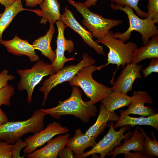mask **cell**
<instances>
[{
	"mask_svg": "<svg viewBox=\"0 0 158 158\" xmlns=\"http://www.w3.org/2000/svg\"><path fill=\"white\" fill-rule=\"evenodd\" d=\"M58 102L55 107L40 109L45 115H49L56 119L64 115H72L84 123L89 122L97 112L96 106L91 100L85 102L83 100L82 92L77 86H73L71 94L68 99Z\"/></svg>",
	"mask_w": 158,
	"mask_h": 158,
	"instance_id": "1",
	"label": "cell"
},
{
	"mask_svg": "<svg viewBox=\"0 0 158 158\" xmlns=\"http://www.w3.org/2000/svg\"><path fill=\"white\" fill-rule=\"evenodd\" d=\"M45 115L37 109L29 118L23 121H9L0 125V140L13 144L24 135L35 134L44 129Z\"/></svg>",
	"mask_w": 158,
	"mask_h": 158,
	"instance_id": "2",
	"label": "cell"
},
{
	"mask_svg": "<svg viewBox=\"0 0 158 158\" xmlns=\"http://www.w3.org/2000/svg\"><path fill=\"white\" fill-rule=\"evenodd\" d=\"M113 33L109 30L104 36L95 41L98 43L104 44L109 49L108 58L106 60L107 63L97 67V70H100L104 67L109 64L116 65L117 66L116 71L121 66L124 67L126 64L132 61L134 52L138 48L133 42L129 41L125 43L121 39L114 37Z\"/></svg>",
	"mask_w": 158,
	"mask_h": 158,
	"instance_id": "3",
	"label": "cell"
},
{
	"mask_svg": "<svg viewBox=\"0 0 158 158\" xmlns=\"http://www.w3.org/2000/svg\"><path fill=\"white\" fill-rule=\"evenodd\" d=\"M110 6L114 11L120 10L124 12L128 16L129 23L128 28L124 32L113 33L114 37L125 42L129 39L131 32L135 31L141 34L143 44L145 45L148 43L150 37L158 34V27L152 19L147 17L140 18L134 13L133 9L127 6L122 7L111 3Z\"/></svg>",
	"mask_w": 158,
	"mask_h": 158,
	"instance_id": "4",
	"label": "cell"
},
{
	"mask_svg": "<svg viewBox=\"0 0 158 158\" xmlns=\"http://www.w3.org/2000/svg\"><path fill=\"white\" fill-rule=\"evenodd\" d=\"M93 65L83 68L69 82L71 86L81 88L92 103L95 104L113 91L111 87L99 83L93 79L92 74L97 70V66Z\"/></svg>",
	"mask_w": 158,
	"mask_h": 158,
	"instance_id": "5",
	"label": "cell"
},
{
	"mask_svg": "<svg viewBox=\"0 0 158 158\" xmlns=\"http://www.w3.org/2000/svg\"><path fill=\"white\" fill-rule=\"evenodd\" d=\"M67 0L81 14L83 18L81 21L83 24L91 32L93 36L97 39L103 37L111 28L122 23L121 20L105 18L92 12L83 3L76 2L73 0Z\"/></svg>",
	"mask_w": 158,
	"mask_h": 158,
	"instance_id": "6",
	"label": "cell"
},
{
	"mask_svg": "<svg viewBox=\"0 0 158 158\" xmlns=\"http://www.w3.org/2000/svg\"><path fill=\"white\" fill-rule=\"evenodd\" d=\"M17 72L20 77L18 88L20 91L26 90L29 104L32 101V94L35 87L43 77L55 73L51 64L39 59L31 68L17 70Z\"/></svg>",
	"mask_w": 158,
	"mask_h": 158,
	"instance_id": "7",
	"label": "cell"
},
{
	"mask_svg": "<svg viewBox=\"0 0 158 158\" xmlns=\"http://www.w3.org/2000/svg\"><path fill=\"white\" fill-rule=\"evenodd\" d=\"M82 60L75 65H71L60 70L55 74L50 75L44 80L39 90L43 93L44 98L42 105L44 106L47 96L52 89L63 82L71 80L78 71L83 67L94 65L96 60L87 54L85 53L82 56Z\"/></svg>",
	"mask_w": 158,
	"mask_h": 158,
	"instance_id": "8",
	"label": "cell"
},
{
	"mask_svg": "<svg viewBox=\"0 0 158 158\" xmlns=\"http://www.w3.org/2000/svg\"><path fill=\"white\" fill-rule=\"evenodd\" d=\"M114 122H109L107 126L109 129L107 134L101 140L97 142L91 150L85 152L80 158H85L96 154H100V158H104L115 147L121 145L122 140L132 136L133 133L130 131L124 134L126 131L130 128V126L126 125L122 126L118 131H117L113 126Z\"/></svg>",
	"mask_w": 158,
	"mask_h": 158,
	"instance_id": "9",
	"label": "cell"
},
{
	"mask_svg": "<svg viewBox=\"0 0 158 158\" xmlns=\"http://www.w3.org/2000/svg\"><path fill=\"white\" fill-rule=\"evenodd\" d=\"M58 31L56 41V48L55 51V57L54 61L51 63V65L55 73H56L63 68L64 64L67 61L75 60L74 56L67 58L65 56V52L67 51L69 53L73 51L74 43L71 40H66L64 35V30L67 27L61 19L56 22Z\"/></svg>",
	"mask_w": 158,
	"mask_h": 158,
	"instance_id": "10",
	"label": "cell"
},
{
	"mask_svg": "<svg viewBox=\"0 0 158 158\" xmlns=\"http://www.w3.org/2000/svg\"><path fill=\"white\" fill-rule=\"evenodd\" d=\"M69 131L68 128L63 126L59 123L52 122L44 129L25 139L27 145L23 150V152L25 154H30L48 142L54 136L67 133Z\"/></svg>",
	"mask_w": 158,
	"mask_h": 158,
	"instance_id": "11",
	"label": "cell"
},
{
	"mask_svg": "<svg viewBox=\"0 0 158 158\" xmlns=\"http://www.w3.org/2000/svg\"><path fill=\"white\" fill-rule=\"evenodd\" d=\"M142 64L139 65L131 62L127 64L122 70L115 82L111 83L113 91L127 94L132 91L133 84L137 78L141 79L142 76L140 71L142 68Z\"/></svg>",
	"mask_w": 158,
	"mask_h": 158,
	"instance_id": "12",
	"label": "cell"
},
{
	"mask_svg": "<svg viewBox=\"0 0 158 158\" xmlns=\"http://www.w3.org/2000/svg\"><path fill=\"white\" fill-rule=\"evenodd\" d=\"M64 10V12L61 15V19L67 27L77 33L84 42L91 48L94 49L98 54L105 56L103 46H100L93 40L91 32L86 30L80 25L67 6H66Z\"/></svg>",
	"mask_w": 158,
	"mask_h": 158,
	"instance_id": "13",
	"label": "cell"
},
{
	"mask_svg": "<svg viewBox=\"0 0 158 158\" xmlns=\"http://www.w3.org/2000/svg\"><path fill=\"white\" fill-rule=\"evenodd\" d=\"M131 97V101L128 106V108L125 111L123 110L125 114L148 117L157 113L153 109L145 107V103L153 104L151 97L146 91H134Z\"/></svg>",
	"mask_w": 158,
	"mask_h": 158,
	"instance_id": "14",
	"label": "cell"
},
{
	"mask_svg": "<svg viewBox=\"0 0 158 158\" xmlns=\"http://www.w3.org/2000/svg\"><path fill=\"white\" fill-rule=\"evenodd\" d=\"M0 44L6 48L9 53L18 56H27L32 62H37L40 59L33 45L30 44L27 40L22 39L17 35L12 40H2Z\"/></svg>",
	"mask_w": 158,
	"mask_h": 158,
	"instance_id": "15",
	"label": "cell"
},
{
	"mask_svg": "<svg viewBox=\"0 0 158 158\" xmlns=\"http://www.w3.org/2000/svg\"><path fill=\"white\" fill-rule=\"evenodd\" d=\"M70 134L67 133L51 139L46 145L28 154L29 158H56L59 151L66 145Z\"/></svg>",
	"mask_w": 158,
	"mask_h": 158,
	"instance_id": "16",
	"label": "cell"
},
{
	"mask_svg": "<svg viewBox=\"0 0 158 158\" xmlns=\"http://www.w3.org/2000/svg\"><path fill=\"white\" fill-rule=\"evenodd\" d=\"M123 140L121 145L115 147L107 156H112L111 158H115L119 154H123L132 150L144 152V137L142 133L139 132L137 126L130 138H127Z\"/></svg>",
	"mask_w": 158,
	"mask_h": 158,
	"instance_id": "17",
	"label": "cell"
},
{
	"mask_svg": "<svg viewBox=\"0 0 158 158\" xmlns=\"http://www.w3.org/2000/svg\"><path fill=\"white\" fill-rule=\"evenodd\" d=\"M96 139L84 133L78 128L76 129L74 135L68 139L66 146L72 150L75 158H81L86 148L93 147L96 144Z\"/></svg>",
	"mask_w": 158,
	"mask_h": 158,
	"instance_id": "18",
	"label": "cell"
},
{
	"mask_svg": "<svg viewBox=\"0 0 158 158\" xmlns=\"http://www.w3.org/2000/svg\"><path fill=\"white\" fill-rule=\"evenodd\" d=\"M119 116L116 112H111L107 111L104 105L101 104L100 106L99 114L95 123L85 133L89 136L96 139L102 133L110 121L116 122Z\"/></svg>",
	"mask_w": 158,
	"mask_h": 158,
	"instance_id": "19",
	"label": "cell"
},
{
	"mask_svg": "<svg viewBox=\"0 0 158 158\" xmlns=\"http://www.w3.org/2000/svg\"><path fill=\"white\" fill-rule=\"evenodd\" d=\"M138 125L150 126L158 130V114L148 117H135L125 114L123 110H121L119 119L113 126L114 128H117L126 125L133 127Z\"/></svg>",
	"mask_w": 158,
	"mask_h": 158,
	"instance_id": "20",
	"label": "cell"
},
{
	"mask_svg": "<svg viewBox=\"0 0 158 158\" xmlns=\"http://www.w3.org/2000/svg\"><path fill=\"white\" fill-rule=\"evenodd\" d=\"M39 5L42 17L40 23L45 25L48 21L54 24L61 19L60 4L58 0H43Z\"/></svg>",
	"mask_w": 158,
	"mask_h": 158,
	"instance_id": "21",
	"label": "cell"
},
{
	"mask_svg": "<svg viewBox=\"0 0 158 158\" xmlns=\"http://www.w3.org/2000/svg\"><path fill=\"white\" fill-rule=\"evenodd\" d=\"M55 32L54 24L49 23V30L44 36L35 40L32 45L35 49L39 50L41 54L53 62L55 57V53L51 49V43Z\"/></svg>",
	"mask_w": 158,
	"mask_h": 158,
	"instance_id": "22",
	"label": "cell"
},
{
	"mask_svg": "<svg viewBox=\"0 0 158 158\" xmlns=\"http://www.w3.org/2000/svg\"><path fill=\"white\" fill-rule=\"evenodd\" d=\"M146 45L136 49L134 54L132 63L138 64L145 59L158 58V34L152 37Z\"/></svg>",
	"mask_w": 158,
	"mask_h": 158,
	"instance_id": "23",
	"label": "cell"
},
{
	"mask_svg": "<svg viewBox=\"0 0 158 158\" xmlns=\"http://www.w3.org/2000/svg\"><path fill=\"white\" fill-rule=\"evenodd\" d=\"M131 100L132 97L128 96L127 94L113 91L101 102L107 111L114 112L119 108L128 106Z\"/></svg>",
	"mask_w": 158,
	"mask_h": 158,
	"instance_id": "24",
	"label": "cell"
},
{
	"mask_svg": "<svg viewBox=\"0 0 158 158\" xmlns=\"http://www.w3.org/2000/svg\"><path fill=\"white\" fill-rule=\"evenodd\" d=\"M22 0H16L12 4L5 8L4 12L0 17V44L3 40V33L9 26L13 18L19 12L25 10H33L25 9L23 7Z\"/></svg>",
	"mask_w": 158,
	"mask_h": 158,
	"instance_id": "25",
	"label": "cell"
},
{
	"mask_svg": "<svg viewBox=\"0 0 158 158\" xmlns=\"http://www.w3.org/2000/svg\"><path fill=\"white\" fill-rule=\"evenodd\" d=\"M138 129L140 130L143 134L145 140L144 143V153L148 158H152L153 156L158 157V142L156 139L153 131L151 134L154 140L151 139L147 135L143 129L137 126Z\"/></svg>",
	"mask_w": 158,
	"mask_h": 158,
	"instance_id": "26",
	"label": "cell"
},
{
	"mask_svg": "<svg viewBox=\"0 0 158 158\" xmlns=\"http://www.w3.org/2000/svg\"><path fill=\"white\" fill-rule=\"evenodd\" d=\"M140 0H111L115 3L116 5L120 6H129L135 11L137 15L141 18H145L147 17L146 12L142 11L138 7V4Z\"/></svg>",
	"mask_w": 158,
	"mask_h": 158,
	"instance_id": "27",
	"label": "cell"
},
{
	"mask_svg": "<svg viewBox=\"0 0 158 158\" xmlns=\"http://www.w3.org/2000/svg\"><path fill=\"white\" fill-rule=\"evenodd\" d=\"M15 93L14 89L11 85H8L0 90V107L2 105L9 106L11 99Z\"/></svg>",
	"mask_w": 158,
	"mask_h": 158,
	"instance_id": "28",
	"label": "cell"
},
{
	"mask_svg": "<svg viewBox=\"0 0 158 158\" xmlns=\"http://www.w3.org/2000/svg\"><path fill=\"white\" fill-rule=\"evenodd\" d=\"M147 17L152 19L155 23H158V0H148Z\"/></svg>",
	"mask_w": 158,
	"mask_h": 158,
	"instance_id": "29",
	"label": "cell"
},
{
	"mask_svg": "<svg viewBox=\"0 0 158 158\" xmlns=\"http://www.w3.org/2000/svg\"><path fill=\"white\" fill-rule=\"evenodd\" d=\"M14 144H9L0 140V158H12Z\"/></svg>",
	"mask_w": 158,
	"mask_h": 158,
	"instance_id": "30",
	"label": "cell"
},
{
	"mask_svg": "<svg viewBox=\"0 0 158 158\" xmlns=\"http://www.w3.org/2000/svg\"><path fill=\"white\" fill-rule=\"evenodd\" d=\"M144 77L146 78L152 73L158 72V58L152 59L148 66L141 70Z\"/></svg>",
	"mask_w": 158,
	"mask_h": 158,
	"instance_id": "31",
	"label": "cell"
},
{
	"mask_svg": "<svg viewBox=\"0 0 158 158\" xmlns=\"http://www.w3.org/2000/svg\"><path fill=\"white\" fill-rule=\"evenodd\" d=\"M27 145L26 142L23 140L21 138L18 140L14 143V147L12 153V158H24L20 156V153L22 149Z\"/></svg>",
	"mask_w": 158,
	"mask_h": 158,
	"instance_id": "32",
	"label": "cell"
},
{
	"mask_svg": "<svg viewBox=\"0 0 158 158\" xmlns=\"http://www.w3.org/2000/svg\"><path fill=\"white\" fill-rule=\"evenodd\" d=\"M8 71L5 69L0 73V90L8 85V81L15 79L14 75L8 74Z\"/></svg>",
	"mask_w": 158,
	"mask_h": 158,
	"instance_id": "33",
	"label": "cell"
},
{
	"mask_svg": "<svg viewBox=\"0 0 158 158\" xmlns=\"http://www.w3.org/2000/svg\"><path fill=\"white\" fill-rule=\"evenodd\" d=\"M58 156L61 158H75L73 151L68 147H65L59 152Z\"/></svg>",
	"mask_w": 158,
	"mask_h": 158,
	"instance_id": "34",
	"label": "cell"
},
{
	"mask_svg": "<svg viewBox=\"0 0 158 158\" xmlns=\"http://www.w3.org/2000/svg\"><path fill=\"white\" fill-rule=\"evenodd\" d=\"M125 158H148L144 153L141 152L136 151L135 152H127L123 154Z\"/></svg>",
	"mask_w": 158,
	"mask_h": 158,
	"instance_id": "35",
	"label": "cell"
},
{
	"mask_svg": "<svg viewBox=\"0 0 158 158\" xmlns=\"http://www.w3.org/2000/svg\"><path fill=\"white\" fill-rule=\"evenodd\" d=\"M25 1L27 6L33 7L40 4L43 0H22Z\"/></svg>",
	"mask_w": 158,
	"mask_h": 158,
	"instance_id": "36",
	"label": "cell"
},
{
	"mask_svg": "<svg viewBox=\"0 0 158 158\" xmlns=\"http://www.w3.org/2000/svg\"><path fill=\"white\" fill-rule=\"evenodd\" d=\"M8 121V117L0 107V125Z\"/></svg>",
	"mask_w": 158,
	"mask_h": 158,
	"instance_id": "37",
	"label": "cell"
},
{
	"mask_svg": "<svg viewBox=\"0 0 158 158\" xmlns=\"http://www.w3.org/2000/svg\"><path fill=\"white\" fill-rule=\"evenodd\" d=\"M16 0H0V3L6 8L14 3Z\"/></svg>",
	"mask_w": 158,
	"mask_h": 158,
	"instance_id": "38",
	"label": "cell"
},
{
	"mask_svg": "<svg viewBox=\"0 0 158 158\" xmlns=\"http://www.w3.org/2000/svg\"><path fill=\"white\" fill-rule=\"evenodd\" d=\"M97 0H86L83 4L85 6L88 8L92 6H95Z\"/></svg>",
	"mask_w": 158,
	"mask_h": 158,
	"instance_id": "39",
	"label": "cell"
}]
</instances>
